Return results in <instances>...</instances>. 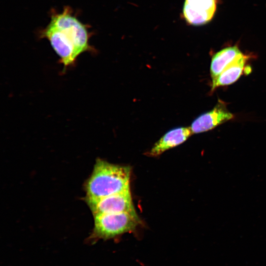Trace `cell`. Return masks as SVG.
I'll return each mask as SVG.
<instances>
[{
	"instance_id": "3",
	"label": "cell",
	"mask_w": 266,
	"mask_h": 266,
	"mask_svg": "<svg viewBox=\"0 0 266 266\" xmlns=\"http://www.w3.org/2000/svg\"><path fill=\"white\" fill-rule=\"evenodd\" d=\"M94 227L90 241L117 239L124 234L134 233L141 222L135 211L94 216Z\"/></svg>"
},
{
	"instance_id": "2",
	"label": "cell",
	"mask_w": 266,
	"mask_h": 266,
	"mask_svg": "<svg viewBox=\"0 0 266 266\" xmlns=\"http://www.w3.org/2000/svg\"><path fill=\"white\" fill-rule=\"evenodd\" d=\"M130 166L98 159L86 185V199H97L130 190Z\"/></svg>"
},
{
	"instance_id": "6",
	"label": "cell",
	"mask_w": 266,
	"mask_h": 266,
	"mask_svg": "<svg viewBox=\"0 0 266 266\" xmlns=\"http://www.w3.org/2000/svg\"><path fill=\"white\" fill-rule=\"evenodd\" d=\"M233 117V114L227 109L225 103L219 100L212 110L197 117L191 123L190 128L193 134L205 132L232 119Z\"/></svg>"
},
{
	"instance_id": "8",
	"label": "cell",
	"mask_w": 266,
	"mask_h": 266,
	"mask_svg": "<svg viewBox=\"0 0 266 266\" xmlns=\"http://www.w3.org/2000/svg\"><path fill=\"white\" fill-rule=\"evenodd\" d=\"M249 56L241 54L231 63L214 79L212 80L211 91L212 92L217 88L227 86L235 82L244 72L245 64Z\"/></svg>"
},
{
	"instance_id": "4",
	"label": "cell",
	"mask_w": 266,
	"mask_h": 266,
	"mask_svg": "<svg viewBox=\"0 0 266 266\" xmlns=\"http://www.w3.org/2000/svg\"><path fill=\"white\" fill-rule=\"evenodd\" d=\"M94 216L135 211L130 190L97 199H86Z\"/></svg>"
},
{
	"instance_id": "9",
	"label": "cell",
	"mask_w": 266,
	"mask_h": 266,
	"mask_svg": "<svg viewBox=\"0 0 266 266\" xmlns=\"http://www.w3.org/2000/svg\"><path fill=\"white\" fill-rule=\"evenodd\" d=\"M243 53L236 46L223 48L212 57L210 73L212 80L216 78L231 63Z\"/></svg>"
},
{
	"instance_id": "1",
	"label": "cell",
	"mask_w": 266,
	"mask_h": 266,
	"mask_svg": "<svg viewBox=\"0 0 266 266\" xmlns=\"http://www.w3.org/2000/svg\"><path fill=\"white\" fill-rule=\"evenodd\" d=\"M50 17L47 26L39 32V37L48 40L64 71L74 66L81 54L95 52L89 43L91 33L88 25L77 18L71 7L66 6L60 12L53 10Z\"/></svg>"
},
{
	"instance_id": "7",
	"label": "cell",
	"mask_w": 266,
	"mask_h": 266,
	"mask_svg": "<svg viewBox=\"0 0 266 266\" xmlns=\"http://www.w3.org/2000/svg\"><path fill=\"white\" fill-rule=\"evenodd\" d=\"M192 134L190 127L173 128L165 133L146 155L151 157L159 156L166 151L182 144Z\"/></svg>"
},
{
	"instance_id": "5",
	"label": "cell",
	"mask_w": 266,
	"mask_h": 266,
	"mask_svg": "<svg viewBox=\"0 0 266 266\" xmlns=\"http://www.w3.org/2000/svg\"><path fill=\"white\" fill-rule=\"evenodd\" d=\"M218 0H185L182 16L186 22L193 26L207 24L213 19Z\"/></svg>"
}]
</instances>
